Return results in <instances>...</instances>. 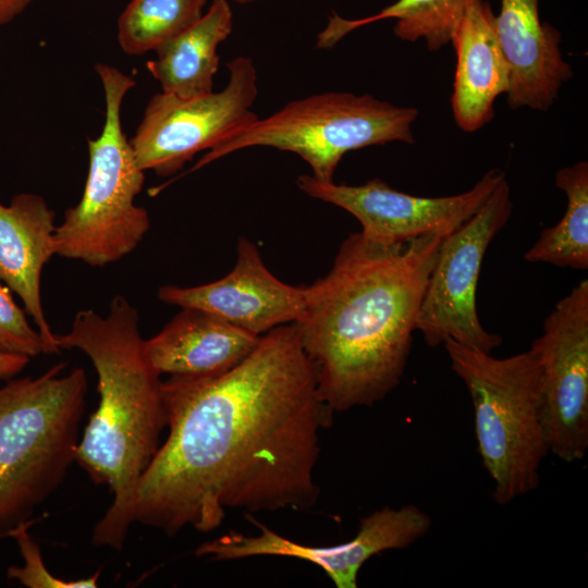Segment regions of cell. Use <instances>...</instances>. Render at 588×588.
Returning a JSON list of instances; mask_svg holds the SVG:
<instances>
[{
    "mask_svg": "<svg viewBox=\"0 0 588 588\" xmlns=\"http://www.w3.org/2000/svg\"><path fill=\"white\" fill-rule=\"evenodd\" d=\"M169 429L143 473L134 522L211 532L228 510H306L320 489L319 436L333 411L294 322L260 335L230 370L162 381Z\"/></svg>",
    "mask_w": 588,
    "mask_h": 588,
    "instance_id": "cell-1",
    "label": "cell"
},
{
    "mask_svg": "<svg viewBox=\"0 0 588 588\" xmlns=\"http://www.w3.org/2000/svg\"><path fill=\"white\" fill-rule=\"evenodd\" d=\"M442 240L428 234L379 245L353 233L328 274L305 285L294 323L333 412L371 406L401 382Z\"/></svg>",
    "mask_w": 588,
    "mask_h": 588,
    "instance_id": "cell-2",
    "label": "cell"
},
{
    "mask_svg": "<svg viewBox=\"0 0 588 588\" xmlns=\"http://www.w3.org/2000/svg\"><path fill=\"white\" fill-rule=\"evenodd\" d=\"M56 342L60 350L84 352L98 376L99 405L77 444L75 461L113 495L91 542L121 550L134 523L140 477L167 426L162 381L145 356L138 311L124 296L112 298L106 316L78 311L70 330L56 334Z\"/></svg>",
    "mask_w": 588,
    "mask_h": 588,
    "instance_id": "cell-3",
    "label": "cell"
},
{
    "mask_svg": "<svg viewBox=\"0 0 588 588\" xmlns=\"http://www.w3.org/2000/svg\"><path fill=\"white\" fill-rule=\"evenodd\" d=\"M58 363L0 388V537L29 519L75 461L87 376Z\"/></svg>",
    "mask_w": 588,
    "mask_h": 588,
    "instance_id": "cell-4",
    "label": "cell"
},
{
    "mask_svg": "<svg viewBox=\"0 0 588 588\" xmlns=\"http://www.w3.org/2000/svg\"><path fill=\"white\" fill-rule=\"evenodd\" d=\"M452 370L471 397L482 465L492 497L505 505L534 491L549 453L541 418V364L537 350L505 358L446 340Z\"/></svg>",
    "mask_w": 588,
    "mask_h": 588,
    "instance_id": "cell-5",
    "label": "cell"
},
{
    "mask_svg": "<svg viewBox=\"0 0 588 588\" xmlns=\"http://www.w3.org/2000/svg\"><path fill=\"white\" fill-rule=\"evenodd\" d=\"M106 113L102 131L88 139V173L81 200L65 210L56 226V255L105 267L133 252L149 230L150 219L135 197L145 183L130 140L122 130L121 108L135 81L119 69L98 63Z\"/></svg>",
    "mask_w": 588,
    "mask_h": 588,
    "instance_id": "cell-6",
    "label": "cell"
},
{
    "mask_svg": "<svg viewBox=\"0 0 588 588\" xmlns=\"http://www.w3.org/2000/svg\"><path fill=\"white\" fill-rule=\"evenodd\" d=\"M418 114L414 107L395 106L368 94H315L232 132L189 171L240 149L266 146L298 155L315 179L333 181L338 164L351 150L391 142L413 144Z\"/></svg>",
    "mask_w": 588,
    "mask_h": 588,
    "instance_id": "cell-7",
    "label": "cell"
},
{
    "mask_svg": "<svg viewBox=\"0 0 588 588\" xmlns=\"http://www.w3.org/2000/svg\"><path fill=\"white\" fill-rule=\"evenodd\" d=\"M513 211L504 177L480 209L440 244L417 316L416 330L429 347L451 339L491 353L502 338L481 324L476 294L485 254Z\"/></svg>",
    "mask_w": 588,
    "mask_h": 588,
    "instance_id": "cell-8",
    "label": "cell"
},
{
    "mask_svg": "<svg viewBox=\"0 0 588 588\" xmlns=\"http://www.w3.org/2000/svg\"><path fill=\"white\" fill-rule=\"evenodd\" d=\"M228 69L229 82L220 91L192 98L161 91L150 98L130 139L140 169L173 174L197 152L258 118L253 111L258 95L253 60L240 56Z\"/></svg>",
    "mask_w": 588,
    "mask_h": 588,
    "instance_id": "cell-9",
    "label": "cell"
},
{
    "mask_svg": "<svg viewBox=\"0 0 588 588\" xmlns=\"http://www.w3.org/2000/svg\"><path fill=\"white\" fill-rule=\"evenodd\" d=\"M531 345L541 364V418L549 452L565 463L588 450V280L556 303Z\"/></svg>",
    "mask_w": 588,
    "mask_h": 588,
    "instance_id": "cell-10",
    "label": "cell"
},
{
    "mask_svg": "<svg viewBox=\"0 0 588 588\" xmlns=\"http://www.w3.org/2000/svg\"><path fill=\"white\" fill-rule=\"evenodd\" d=\"M506 177L491 169L468 191L443 197H420L399 192L380 179L363 185L320 181L311 174L296 183L306 195L338 206L362 225V236L379 245H392L421 235L446 237L476 213L498 184Z\"/></svg>",
    "mask_w": 588,
    "mask_h": 588,
    "instance_id": "cell-11",
    "label": "cell"
},
{
    "mask_svg": "<svg viewBox=\"0 0 588 588\" xmlns=\"http://www.w3.org/2000/svg\"><path fill=\"white\" fill-rule=\"evenodd\" d=\"M246 519L260 531L244 535L230 531L201 543L197 556L231 561L254 556H283L319 566L338 588H357L360 568L373 555L404 549L424 537L431 527L430 516L413 504L384 506L360 520L357 535L343 543L315 547L295 542L260 524L250 513Z\"/></svg>",
    "mask_w": 588,
    "mask_h": 588,
    "instance_id": "cell-12",
    "label": "cell"
},
{
    "mask_svg": "<svg viewBox=\"0 0 588 588\" xmlns=\"http://www.w3.org/2000/svg\"><path fill=\"white\" fill-rule=\"evenodd\" d=\"M158 298L181 308L205 310L260 336L301 318L305 285L279 280L266 267L256 245L241 237L236 262L226 275L196 286L163 285Z\"/></svg>",
    "mask_w": 588,
    "mask_h": 588,
    "instance_id": "cell-13",
    "label": "cell"
},
{
    "mask_svg": "<svg viewBox=\"0 0 588 588\" xmlns=\"http://www.w3.org/2000/svg\"><path fill=\"white\" fill-rule=\"evenodd\" d=\"M494 24L509 69V107L548 110L574 75L561 53V33L540 21L539 0H501Z\"/></svg>",
    "mask_w": 588,
    "mask_h": 588,
    "instance_id": "cell-14",
    "label": "cell"
},
{
    "mask_svg": "<svg viewBox=\"0 0 588 588\" xmlns=\"http://www.w3.org/2000/svg\"><path fill=\"white\" fill-rule=\"evenodd\" d=\"M54 231V212L40 195L20 193L8 205L0 201V281L21 298L45 354L60 353L40 291L42 269L56 255Z\"/></svg>",
    "mask_w": 588,
    "mask_h": 588,
    "instance_id": "cell-15",
    "label": "cell"
},
{
    "mask_svg": "<svg viewBox=\"0 0 588 588\" xmlns=\"http://www.w3.org/2000/svg\"><path fill=\"white\" fill-rule=\"evenodd\" d=\"M494 20L488 0H468L451 36L456 52L452 112L465 132L489 123L494 117L495 99L509 90V69Z\"/></svg>",
    "mask_w": 588,
    "mask_h": 588,
    "instance_id": "cell-16",
    "label": "cell"
},
{
    "mask_svg": "<svg viewBox=\"0 0 588 588\" xmlns=\"http://www.w3.org/2000/svg\"><path fill=\"white\" fill-rule=\"evenodd\" d=\"M259 338L216 315L185 307L144 340L143 348L160 376L211 377L242 362Z\"/></svg>",
    "mask_w": 588,
    "mask_h": 588,
    "instance_id": "cell-17",
    "label": "cell"
},
{
    "mask_svg": "<svg viewBox=\"0 0 588 588\" xmlns=\"http://www.w3.org/2000/svg\"><path fill=\"white\" fill-rule=\"evenodd\" d=\"M233 13L228 0H212L207 12L157 50L146 63L163 93L182 98L209 94L219 69V45L232 32Z\"/></svg>",
    "mask_w": 588,
    "mask_h": 588,
    "instance_id": "cell-18",
    "label": "cell"
},
{
    "mask_svg": "<svg viewBox=\"0 0 588 588\" xmlns=\"http://www.w3.org/2000/svg\"><path fill=\"white\" fill-rule=\"evenodd\" d=\"M468 0H397L380 12L357 20H346L333 13L319 33L317 47L331 49L348 33L362 26L394 19L393 32L397 38L414 42L424 39L431 51L451 41L455 25Z\"/></svg>",
    "mask_w": 588,
    "mask_h": 588,
    "instance_id": "cell-19",
    "label": "cell"
},
{
    "mask_svg": "<svg viewBox=\"0 0 588 588\" xmlns=\"http://www.w3.org/2000/svg\"><path fill=\"white\" fill-rule=\"evenodd\" d=\"M555 185L567 198L562 219L543 230L526 252L528 262H547L575 270L588 269V162L579 161L555 173Z\"/></svg>",
    "mask_w": 588,
    "mask_h": 588,
    "instance_id": "cell-20",
    "label": "cell"
},
{
    "mask_svg": "<svg viewBox=\"0 0 588 588\" xmlns=\"http://www.w3.org/2000/svg\"><path fill=\"white\" fill-rule=\"evenodd\" d=\"M207 0H131L118 19V42L131 56L156 51L201 15Z\"/></svg>",
    "mask_w": 588,
    "mask_h": 588,
    "instance_id": "cell-21",
    "label": "cell"
},
{
    "mask_svg": "<svg viewBox=\"0 0 588 588\" xmlns=\"http://www.w3.org/2000/svg\"><path fill=\"white\" fill-rule=\"evenodd\" d=\"M34 520L19 523L7 536L14 538L24 558L23 567L11 566L8 577L19 580L29 588H95L100 571L83 579L64 580L51 574L46 567L40 548L27 532Z\"/></svg>",
    "mask_w": 588,
    "mask_h": 588,
    "instance_id": "cell-22",
    "label": "cell"
},
{
    "mask_svg": "<svg viewBox=\"0 0 588 588\" xmlns=\"http://www.w3.org/2000/svg\"><path fill=\"white\" fill-rule=\"evenodd\" d=\"M24 309L13 299L10 290L0 283V350L35 357L45 354V345Z\"/></svg>",
    "mask_w": 588,
    "mask_h": 588,
    "instance_id": "cell-23",
    "label": "cell"
},
{
    "mask_svg": "<svg viewBox=\"0 0 588 588\" xmlns=\"http://www.w3.org/2000/svg\"><path fill=\"white\" fill-rule=\"evenodd\" d=\"M28 363V356L0 350V381L13 378L21 372Z\"/></svg>",
    "mask_w": 588,
    "mask_h": 588,
    "instance_id": "cell-24",
    "label": "cell"
},
{
    "mask_svg": "<svg viewBox=\"0 0 588 588\" xmlns=\"http://www.w3.org/2000/svg\"><path fill=\"white\" fill-rule=\"evenodd\" d=\"M32 0H0V26L13 22Z\"/></svg>",
    "mask_w": 588,
    "mask_h": 588,
    "instance_id": "cell-25",
    "label": "cell"
},
{
    "mask_svg": "<svg viewBox=\"0 0 588 588\" xmlns=\"http://www.w3.org/2000/svg\"><path fill=\"white\" fill-rule=\"evenodd\" d=\"M231 1H234V2L240 3V4H246V3H250V2H254V1H257V0H231Z\"/></svg>",
    "mask_w": 588,
    "mask_h": 588,
    "instance_id": "cell-26",
    "label": "cell"
}]
</instances>
